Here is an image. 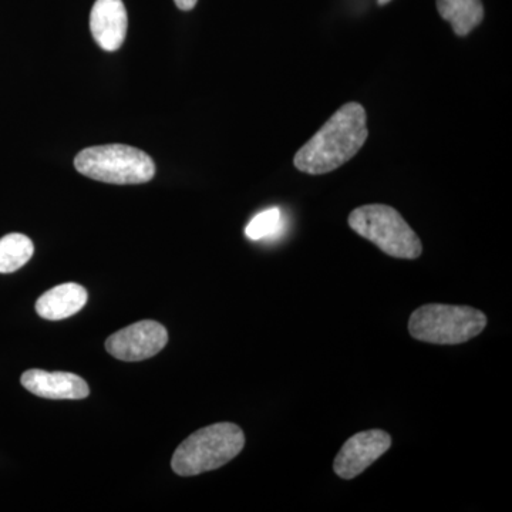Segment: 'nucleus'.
<instances>
[{
	"label": "nucleus",
	"instance_id": "obj_1",
	"mask_svg": "<svg viewBox=\"0 0 512 512\" xmlns=\"http://www.w3.org/2000/svg\"><path fill=\"white\" fill-rule=\"evenodd\" d=\"M367 137L366 110L359 103L345 104L296 153L293 163L301 173H332L359 153Z\"/></svg>",
	"mask_w": 512,
	"mask_h": 512
},
{
	"label": "nucleus",
	"instance_id": "obj_2",
	"mask_svg": "<svg viewBox=\"0 0 512 512\" xmlns=\"http://www.w3.org/2000/svg\"><path fill=\"white\" fill-rule=\"evenodd\" d=\"M245 434L234 423H217L195 431L175 450L171 468L181 477L218 470L244 450Z\"/></svg>",
	"mask_w": 512,
	"mask_h": 512
},
{
	"label": "nucleus",
	"instance_id": "obj_3",
	"mask_svg": "<svg viewBox=\"0 0 512 512\" xmlns=\"http://www.w3.org/2000/svg\"><path fill=\"white\" fill-rule=\"evenodd\" d=\"M487 326V316L471 306L429 303L412 313L409 332L433 345H460L476 338Z\"/></svg>",
	"mask_w": 512,
	"mask_h": 512
},
{
	"label": "nucleus",
	"instance_id": "obj_4",
	"mask_svg": "<svg viewBox=\"0 0 512 512\" xmlns=\"http://www.w3.org/2000/svg\"><path fill=\"white\" fill-rule=\"evenodd\" d=\"M74 167L84 177L116 185L146 184L156 175L148 154L123 144L86 148L74 158Z\"/></svg>",
	"mask_w": 512,
	"mask_h": 512
},
{
	"label": "nucleus",
	"instance_id": "obj_5",
	"mask_svg": "<svg viewBox=\"0 0 512 512\" xmlns=\"http://www.w3.org/2000/svg\"><path fill=\"white\" fill-rule=\"evenodd\" d=\"M349 227L393 258L417 259L423 252L416 232L400 212L389 205L372 204L356 208L349 215Z\"/></svg>",
	"mask_w": 512,
	"mask_h": 512
},
{
	"label": "nucleus",
	"instance_id": "obj_6",
	"mask_svg": "<svg viewBox=\"0 0 512 512\" xmlns=\"http://www.w3.org/2000/svg\"><path fill=\"white\" fill-rule=\"evenodd\" d=\"M167 343L168 332L161 323L141 320L111 335L106 350L123 362H141L158 355Z\"/></svg>",
	"mask_w": 512,
	"mask_h": 512
},
{
	"label": "nucleus",
	"instance_id": "obj_7",
	"mask_svg": "<svg viewBox=\"0 0 512 512\" xmlns=\"http://www.w3.org/2000/svg\"><path fill=\"white\" fill-rule=\"evenodd\" d=\"M392 447V437L386 431H360L350 437L333 463V470L343 480H352L375 464Z\"/></svg>",
	"mask_w": 512,
	"mask_h": 512
},
{
	"label": "nucleus",
	"instance_id": "obj_8",
	"mask_svg": "<svg viewBox=\"0 0 512 512\" xmlns=\"http://www.w3.org/2000/svg\"><path fill=\"white\" fill-rule=\"evenodd\" d=\"M20 382L28 392L43 399L83 400L90 394L86 380L74 373L30 369L23 373Z\"/></svg>",
	"mask_w": 512,
	"mask_h": 512
},
{
	"label": "nucleus",
	"instance_id": "obj_9",
	"mask_svg": "<svg viewBox=\"0 0 512 512\" xmlns=\"http://www.w3.org/2000/svg\"><path fill=\"white\" fill-rule=\"evenodd\" d=\"M128 18L123 0H96L90 15L94 40L106 52H116L126 40Z\"/></svg>",
	"mask_w": 512,
	"mask_h": 512
},
{
	"label": "nucleus",
	"instance_id": "obj_10",
	"mask_svg": "<svg viewBox=\"0 0 512 512\" xmlns=\"http://www.w3.org/2000/svg\"><path fill=\"white\" fill-rule=\"evenodd\" d=\"M89 293L82 285L62 284L43 293L36 302V312L46 320H63L82 311Z\"/></svg>",
	"mask_w": 512,
	"mask_h": 512
},
{
	"label": "nucleus",
	"instance_id": "obj_11",
	"mask_svg": "<svg viewBox=\"0 0 512 512\" xmlns=\"http://www.w3.org/2000/svg\"><path fill=\"white\" fill-rule=\"evenodd\" d=\"M437 10L457 36H467L484 19L481 0H437Z\"/></svg>",
	"mask_w": 512,
	"mask_h": 512
},
{
	"label": "nucleus",
	"instance_id": "obj_12",
	"mask_svg": "<svg viewBox=\"0 0 512 512\" xmlns=\"http://www.w3.org/2000/svg\"><path fill=\"white\" fill-rule=\"evenodd\" d=\"M35 252L32 239L23 234H8L0 238V274H12L23 268Z\"/></svg>",
	"mask_w": 512,
	"mask_h": 512
},
{
	"label": "nucleus",
	"instance_id": "obj_13",
	"mask_svg": "<svg viewBox=\"0 0 512 512\" xmlns=\"http://www.w3.org/2000/svg\"><path fill=\"white\" fill-rule=\"evenodd\" d=\"M284 228V215L279 208H269L259 212L245 228V235L251 241L274 238Z\"/></svg>",
	"mask_w": 512,
	"mask_h": 512
},
{
	"label": "nucleus",
	"instance_id": "obj_14",
	"mask_svg": "<svg viewBox=\"0 0 512 512\" xmlns=\"http://www.w3.org/2000/svg\"><path fill=\"white\" fill-rule=\"evenodd\" d=\"M174 2L178 9L185 10V12H187V10L195 8L198 0H174Z\"/></svg>",
	"mask_w": 512,
	"mask_h": 512
},
{
	"label": "nucleus",
	"instance_id": "obj_15",
	"mask_svg": "<svg viewBox=\"0 0 512 512\" xmlns=\"http://www.w3.org/2000/svg\"><path fill=\"white\" fill-rule=\"evenodd\" d=\"M377 2H379L380 6H384V5H387V3L390 2V0H377Z\"/></svg>",
	"mask_w": 512,
	"mask_h": 512
}]
</instances>
